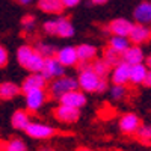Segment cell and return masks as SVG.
<instances>
[{"instance_id": "obj_10", "label": "cell", "mask_w": 151, "mask_h": 151, "mask_svg": "<svg viewBox=\"0 0 151 151\" xmlns=\"http://www.w3.org/2000/svg\"><path fill=\"white\" fill-rule=\"evenodd\" d=\"M56 58L65 67H74V65H77L80 62L79 53H77V47H71V45L62 47L60 50H58V52H56Z\"/></svg>"}, {"instance_id": "obj_38", "label": "cell", "mask_w": 151, "mask_h": 151, "mask_svg": "<svg viewBox=\"0 0 151 151\" xmlns=\"http://www.w3.org/2000/svg\"><path fill=\"white\" fill-rule=\"evenodd\" d=\"M147 62H148V67H150V68H151V56H150V58H148V60H147Z\"/></svg>"}, {"instance_id": "obj_12", "label": "cell", "mask_w": 151, "mask_h": 151, "mask_svg": "<svg viewBox=\"0 0 151 151\" xmlns=\"http://www.w3.org/2000/svg\"><path fill=\"white\" fill-rule=\"evenodd\" d=\"M45 82H47V79L44 77L42 73H32L30 76H27L24 79V82L21 85V89L24 94L29 91H33V89H44Z\"/></svg>"}, {"instance_id": "obj_22", "label": "cell", "mask_w": 151, "mask_h": 151, "mask_svg": "<svg viewBox=\"0 0 151 151\" xmlns=\"http://www.w3.org/2000/svg\"><path fill=\"white\" fill-rule=\"evenodd\" d=\"M130 38L129 36H119V35H113L109 41V47H112L113 50H116L118 53H124L125 50L130 47Z\"/></svg>"}, {"instance_id": "obj_37", "label": "cell", "mask_w": 151, "mask_h": 151, "mask_svg": "<svg viewBox=\"0 0 151 151\" xmlns=\"http://www.w3.org/2000/svg\"><path fill=\"white\" fill-rule=\"evenodd\" d=\"M106 2H107V0H92V3H97V5H103Z\"/></svg>"}, {"instance_id": "obj_21", "label": "cell", "mask_w": 151, "mask_h": 151, "mask_svg": "<svg viewBox=\"0 0 151 151\" xmlns=\"http://www.w3.org/2000/svg\"><path fill=\"white\" fill-rule=\"evenodd\" d=\"M23 89L12 83V82H3L2 86H0V97H2V100H11V98H15Z\"/></svg>"}, {"instance_id": "obj_8", "label": "cell", "mask_w": 151, "mask_h": 151, "mask_svg": "<svg viewBox=\"0 0 151 151\" xmlns=\"http://www.w3.org/2000/svg\"><path fill=\"white\" fill-rule=\"evenodd\" d=\"M129 38L133 44L142 45V44H145L151 40V29L148 27V24L136 23L132 29V32H130V35H129Z\"/></svg>"}, {"instance_id": "obj_16", "label": "cell", "mask_w": 151, "mask_h": 151, "mask_svg": "<svg viewBox=\"0 0 151 151\" xmlns=\"http://www.w3.org/2000/svg\"><path fill=\"white\" fill-rule=\"evenodd\" d=\"M30 122H32V119H30L29 112L21 110V109L20 110H15L14 113H12V116H11V125L15 130H23L24 132Z\"/></svg>"}, {"instance_id": "obj_36", "label": "cell", "mask_w": 151, "mask_h": 151, "mask_svg": "<svg viewBox=\"0 0 151 151\" xmlns=\"http://www.w3.org/2000/svg\"><path fill=\"white\" fill-rule=\"evenodd\" d=\"M40 151H56L55 148H52V147H42Z\"/></svg>"}, {"instance_id": "obj_34", "label": "cell", "mask_w": 151, "mask_h": 151, "mask_svg": "<svg viewBox=\"0 0 151 151\" xmlns=\"http://www.w3.org/2000/svg\"><path fill=\"white\" fill-rule=\"evenodd\" d=\"M144 85H145V86H148V88H151V68L148 70V74H147V79H145Z\"/></svg>"}, {"instance_id": "obj_13", "label": "cell", "mask_w": 151, "mask_h": 151, "mask_svg": "<svg viewBox=\"0 0 151 151\" xmlns=\"http://www.w3.org/2000/svg\"><path fill=\"white\" fill-rule=\"evenodd\" d=\"M59 101L62 104H68V106L80 109V107H83L86 104V95L82 91H79V89H74V91L67 92L65 95H62Z\"/></svg>"}, {"instance_id": "obj_31", "label": "cell", "mask_w": 151, "mask_h": 151, "mask_svg": "<svg viewBox=\"0 0 151 151\" xmlns=\"http://www.w3.org/2000/svg\"><path fill=\"white\" fill-rule=\"evenodd\" d=\"M42 29H44L48 35H56V32H58L56 20H48V21H45V23H44V26H42Z\"/></svg>"}, {"instance_id": "obj_4", "label": "cell", "mask_w": 151, "mask_h": 151, "mask_svg": "<svg viewBox=\"0 0 151 151\" xmlns=\"http://www.w3.org/2000/svg\"><path fill=\"white\" fill-rule=\"evenodd\" d=\"M53 115H55V119H58L62 124H74V122H77L79 118H80V109L60 103L53 110Z\"/></svg>"}, {"instance_id": "obj_30", "label": "cell", "mask_w": 151, "mask_h": 151, "mask_svg": "<svg viewBox=\"0 0 151 151\" xmlns=\"http://www.w3.org/2000/svg\"><path fill=\"white\" fill-rule=\"evenodd\" d=\"M21 27L26 32H32L35 29V17L33 15H26L21 18Z\"/></svg>"}, {"instance_id": "obj_28", "label": "cell", "mask_w": 151, "mask_h": 151, "mask_svg": "<svg viewBox=\"0 0 151 151\" xmlns=\"http://www.w3.org/2000/svg\"><path fill=\"white\" fill-rule=\"evenodd\" d=\"M136 137L142 142H151V125L150 124L141 125L139 130L136 132Z\"/></svg>"}, {"instance_id": "obj_19", "label": "cell", "mask_w": 151, "mask_h": 151, "mask_svg": "<svg viewBox=\"0 0 151 151\" xmlns=\"http://www.w3.org/2000/svg\"><path fill=\"white\" fill-rule=\"evenodd\" d=\"M56 24H58V32H56L58 36H60V38H71L74 35V26H73V23L68 18L59 17L56 20Z\"/></svg>"}, {"instance_id": "obj_24", "label": "cell", "mask_w": 151, "mask_h": 151, "mask_svg": "<svg viewBox=\"0 0 151 151\" xmlns=\"http://www.w3.org/2000/svg\"><path fill=\"white\" fill-rule=\"evenodd\" d=\"M77 53H79L80 62H89V60L95 59V56H97V47H94L91 44H82L77 47Z\"/></svg>"}, {"instance_id": "obj_3", "label": "cell", "mask_w": 151, "mask_h": 151, "mask_svg": "<svg viewBox=\"0 0 151 151\" xmlns=\"http://www.w3.org/2000/svg\"><path fill=\"white\" fill-rule=\"evenodd\" d=\"M79 88H80L79 80H76L73 77H67V76H62V77H58V79H55L52 82L48 91H50V95H52L53 98L60 100L62 95H65L70 91L79 89Z\"/></svg>"}, {"instance_id": "obj_6", "label": "cell", "mask_w": 151, "mask_h": 151, "mask_svg": "<svg viewBox=\"0 0 151 151\" xmlns=\"http://www.w3.org/2000/svg\"><path fill=\"white\" fill-rule=\"evenodd\" d=\"M44 74V77L47 80L50 79H58V77H62L65 73V65L56 58V56H52V58H45V64H44V68L41 71Z\"/></svg>"}, {"instance_id": "obj_26", "label": "cell", "mask_w": 151, "mask_h": 151, "mask_svg": "<svg viewBox=\"0 0 151 151\" xmlns=\"http://www.w3.org/2000/svg\"><path fill=\"white\" fill-rule=\"evenodd\" d=\"M92 68H94V71H95V73H97L101 79H106L112 67L107 64V62H106L104 59H98V60H94Z\"/></svg>"}, {"instance_id": "obj_35", "label": "cell", "mask_w": 151, "mask_h": 151, "mask_svg": "<svg viewBox=\"0 0 151 151\" xmlns=\"http://www.w3.org/2000/svg\"><path fill=\"white\" fill-rule=\"evenodd\" d=\"M17 2H18L20 5H29V3L33 2V0H17Z\"/></svg>"}, {"instance_id": "obj_29", "label": "cell", "mask_w": 151, "mask_h": 151, "mask_svg": "<svg viewBox=\"0 0 151 151\" xmlns=\"http://www.w3.org/2000/svg\"><path fill=\"white\" fill-rule=\"evenodd\" d=\"M127 89H125V85H116L113 83V86L110 88V95L113 100H122Z\"/></svg>"}, {"instance_id": "obj_27", "label": "cell", "mask_w": 151, "mask_h": 151, "mask_svg": "<svg viewBox=\"0 0 151 151\" xmlns=\"http://www.w3.org/2000/svg\"><path fill=\"white\" fill-rule=\"evenodd\" d=\"M35 48H36L44 58L56 56V50H55V47H53V45H50V44H45V42H36Z\"/></svg>"}, {"instance_id": "obj_5", "label": "cell", "mask_w": 151, "mask_h": 151, "mask_svg": "<svg viewBox=\"0 0 151 151\" xmlns=\"http://www.w3.org/2000/svg\"><path fill=\"white\" fill-rule=\"evenodd\" d=\"M24 132H26L27 136L33 137V139H50V137H53L58 133L56 129L52 127V125L42 124V122H35V121H32Z\"/></svg>"}, {"instance_id": "obj_39", "label": "cell", "mask_w": 151, "mask_h": 151, "mask_svg": "<svg viewBox=\"0 0 151 151\" xmlns=\"http://www.w3.org/2000/svg\"><path fill=\"white\" fill-rule=\"evenodd\" d=\"M79 151H91V150H88V148H80Z\"/></svg>"}, {"instance_id": "obj_33", "label": "cell", "mask_w": 151, "mask_h": 151, "mask_svg": "<svg viewBox=\"0 0 151 151\" xmlns=\"http://www.w3.org/2000/svg\"><path fill=\"white\" fill-rule=\"evenodd\" d=\"M62 3H64L65 8H74L80 3V0H62Z\"/></svg>"}, {"instance_id": "obj_14", "label": "cell", "mask_w": 151, "mask_h": 151, "mask_svg": "<svg viewBox=\"0 0 151 151\" xmlns=\"http://www.w3.org/2000/svg\"><path fill=\"white\" fill-rule=\"evenodd\" d=\"M134 24L130 23L129 20L125 18H116L113 20L110 24H109V32L112 35H119V36H129L132 29H133Z\"/></svg>"}, {"instance_id": "obj_17", "label": "cell", "mask_w": 151, "mask_h": 151, "mask_svg": "<svg viewBox=\"0 0 151 151\" xmlns=\"http://www.w3.org/2000/svg\"><path fill=\"white\" fill-rule=\"evenodd\" d=\"M122 60L127 62L130 65H136V64H142L144 60V52L139 45H130L125 52L122 53Z\"/></svg>"}, {"instance_id": "obj_1", "label": "cell", "mask_w": 151, "mask_h": 151, "mask_svg": "<svg viewBox=\"0 0 151 151\" xmlns=\"http://www.w3.org/2000/svg\"><path fill=\"white\" fill-rule=\"evenodd\" d=\"M17 60L23 68L32 73H41L45 64V58L30 45H21L17 50Z\"/></svg>"}, {"instance_id": "obj_2", "label": "cell", "mask_w": 151, "mask_h": 151, "mask_svg": "<svg viewBox=\"0 0 151 151\" xmlns=\"http://www.w3.org/2000/svg\"><path fill=\"white\" fill-rule=\"evenodd\" d=\"M77 80H79L82 91H85V92H98L100 85L103 82V79L94 71L92 65H89L88 62H82L80 74H79Z\"/></svg>"}, {"instance_id": "obj_25", "label": "cell", "mask_w": 151, "mask_h": 151, "mask_svg": "<svg viewBox=\"0 0 151 151\" xmlns=\"http://www.w3.org/2000/svg\"><path fill=\"white\" fill-rule=\"evenodd\" d=\"M103 59L113 68V67H116L119 62H122V55L118 53L116 50H113L112 47H107V48H104V52H103Z\"/></svg>"}, {"instance_id": "obj_23", "label": "cell", "mask_w": 151, "mask_h": 151, "mask_svg": "<svg viewBox=\"0 0 151 151\" xmlns=\"http://www.w3.org/2000/svg\"><path fill=\"white\" fill-rule=\"evenodd\" d=\"M2 151H27V145L21 137H11L9 141H3Z\"/></svg>"}, {"instance_id": "obj_20", "label": "cell", "mask_w": 151, "mask_h": 151, "mask_svg": "<svg viewBox=\"0 0 151 151\" xmlns=\"http://www.w3.org/2000/svg\"><path fill=\"white\" fill-rule=\"evenodd\" d=\"M148 70H150V67H147V65H144V64H136V65H132L130 82H132V83H134V85L144 83V82H145V79H147Z\"/></svg>"}, {"instance_id": "obj_32", "label": "cell", "mask_w": 151, "mask_h": 151, "mask_svg": "<svg viewBox=\"0 0 151 151\" xmlns=\"http://www.w3.org/2000/svg\"><path fill=\"white\" fill-rule=\"evenodd\" d=\"M8 64V50L5 47H0V67H6Z\"/></svg>"}, {"instance_id": "obj_9", "label": "cell", "mask_w": 151, "mask_h": 151, "mask_svg": "<svg viewBox=\"0 0 151 151\" xmlns=\"http://www.w3.org/2000/svg\"><path fill=\"white\" fill-rule=\"evenodd\" d=\"M26 95V107L29 112H36L42 107V104L45 103L47 95L44 89H33L24 94Z\"/></svg>"}, {"instance_id": "obj_15", "label": "cell", "mask_w": 151, "mask_h": 151, "mask_svg": "<svg viewBox=\"0 0 151 151\" xmlns=\"http://www.w3.org/2000/svg\"><path fill=\"white\" fill-rule=\"evenodd\" d=\"M133 17L136 23L151 24V2H142L137 5L133 11Z\"/></svg>"}, {"instance_id": "obj_18", "label": "cell", "mask_w": 151, "mask_h": 151, "mask_svg": "<svg viewBox=\"0 0 151 151\" xmlns=\"http://www.w3.org/2000/svg\"><path fill=\"white\" fill-rule=\"evenodd\" d=\"M38 8L45 14H60L65 6L62 0H38Z\"/></svg>"}, {"instance_id": "obj_7", "label": "cell", "mask_w": 151, "mask_h": 151, "mask_svg": "<svg viewBox=\"0 0 151 151\" xmlns=\"http://www.w3.org/2000/svg\"><path fill=\"white\" fill-rule=\"evenodd\" d=\"M141 118L136 113H124L119 118V130L124 134H136V132L141 127Z\"/></svg>"}, {"instance_id": "obj_11", "label": "cell", "mask_w": 151, "mask_h": 151, "mask_svg": "<svg viewBox=\"0 0 151 151\" xmlns=\"http://www.w3.org/2000/svg\"><path fill=\"white\" fill-rule=\"evenodd\" d=\"M130 76H132V65L122 60L116 67H113L112 82L116 85H125L127 82H130Z\"/></svg>"}]
</instances>
